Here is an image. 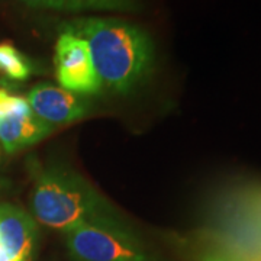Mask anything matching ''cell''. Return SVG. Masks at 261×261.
Wrapping results in <instances>:
<instances>
[{"label":"cell","mask_w":261,"mask_h":261,"mask_svg":"<svg viewBox=\"0 0 261 261\" xmlns=\"http://www.w3.org/2000/svg\"><path fill=\"white\" fill-rule=\"evenodd\" d=\"M63 32L86 41L102 89L126 94L145 82L154 63V45L140 27L116 18H82Z\"/></svg>","instance_id":"obj_1"},{"label":"cell","mask_w":261,"mask_h":261,"mask_svg":"<svg viewBox=\"0 0 261 261\" xmlns=\"http://www.w3.org/2000/svg\"><path fill=\"white\" fill-rule=\"evenodd\" d=\"M31 207L38 222L57 231L100 221H121L119 212L83 176L64 164L32 170Z\"/></svg>","instance_id":"obj_2"},{"label":"cell","mask_w":261,"mask_h":261,"mask_svg":"<svg viewBox=\"0 0 261 261\" xmlns=\"http://www.w3.org/2000/svg\"><path fill=\"white\" fill-rule=\"evenodd\" d=\"M64 237L73 261H155L122 219L82 224Z\"/></svg>","instance_id":"obj_3"},{"label":"cell","mask_w":261,"mask_h":261,"mask_svg":"<svg viewBox=\"0 0 261 261\" xmlns=\"http://www.w3.org/2000/svg\"><path fill=\"white\" fill-rule=\"evenodd\" d=\"M54 126L32 112L28 100L0 89V144L6 152H16L48 137Z\"/></svg>","instance_id":"obj_4"},{"label":"cell","mask_w":261,"mask_h":261,"mask_svg":"<svg viewBox=\"0 0 261 261\" xmlns=\"http://www.w3.org/2000/svg\"><path fill=\"white\" fill-rule=\"evenodd\" d=\"M54 65L58 83L74 94H99L102 84L86 41L63 32L56 44Z\"/></svg>","instance_id":"obj_5"},{"label":"cell","mask_w":261,"mask_h":261,"mask_svg":"<svg viewBox=\"0 0 261 261\" xmlns=\"http://www.w3.org/2000/svg\"><path fill=\"white\" fill-rule=\"evenodd\" d=\"M27 100L32 112L51 126L80 121L87 113V103L83 99L63 87L48 83L32 87Z\"/></svg>","instance_id":"obj_6"},{"label":"cell","mask_w":261,"mask_h":261,"mask_svg":"<svg viewBox=\"0 0 261 261\" xmlns=\"http://www.w3.org/2000/svg\"><path fill=\"white\" fill-rule=\"evenodd\" d=\"M35 219L10 203H0V245L12 261H31L37 245Z\"/></svg>","instance_id":"obj_7"},{"label":"cell","mask_w":261,"mask_h":261,"mask_svg":"<svg viewBox=\"0 0 261 261\" xmlns=\"http://www.w3.org/2000/svg\"><path fill=\"white\" fill-rule=\"evenodd\" d=\"M218 209L241 218L261 231V183L233 187L219 199Z\"/></svg>","instance_id":"obj_8"},{"label":"cell","mask_w":261,"mask_h":261,"mask_svg":"<svg viewBox=\"0 0 261 261\" xmlns=\"http://www.w3.org/2000/svg\"><path fill=\"white\" fill-rule=\"evenodd\" d=\"M32 73V65L18 48L9 42L0 44V74L10 80L23 82Z\"/></svg>","instance_id":"obj_9"},{"label":"cell","mask_w":261,"mask_h":261,"mask_svg":"<svg viewBox=\"0 0 261 261\" xmlns=\"http://www.w3.org/2000/svg\"><path fill=\"white\" fill-rule=\"evenodd\" d=\"M22 2L37 8L68 10V12L87 9H122L128 3V0H22Z\"/></svg>","instance_id":"obj_10"},{"label":"cell","mask_w":261,"mask_h":261,"mask_svg":"<svg viewBox=\"0 0 261 261\" xmlns=\"http://www.w3.org/2000/svg\"><path fill=\"white\" fill-rule=\"evenodd\" d=\"M202 261H232L229 260L226 255H224L222 252H212V254H207V255H205L203 258H202Z\"/></svg>","instance_id":"obj_11"},{"label":"cell","mask_w":261,"mask_h":261,"mask_svg":"<svg viewBox=\"0 0 261 261\" xmlns=\"http://www.w3.org/2000/svg\"><path fill=\"white\" fill-rule=\"evenodd\" d=\"M0 261H12L9 255H8V252L3 250L2 245H0Z\"/></svg>","instance_id":"obj_12"},{"label":"cell","mask_w":261,"mask_h":261,"mask_svg":"<svg viewBox=\"0 0 261 261\" xmlns=\"http://www.w3.org/2000/svg\"><path fill=\"white\" fill-rule=\"evenodd\" d=\"M2 185H3V183H2V181H0V187H2Z\"/></svg>","instance_id":"obj_13"}]
</instances>
